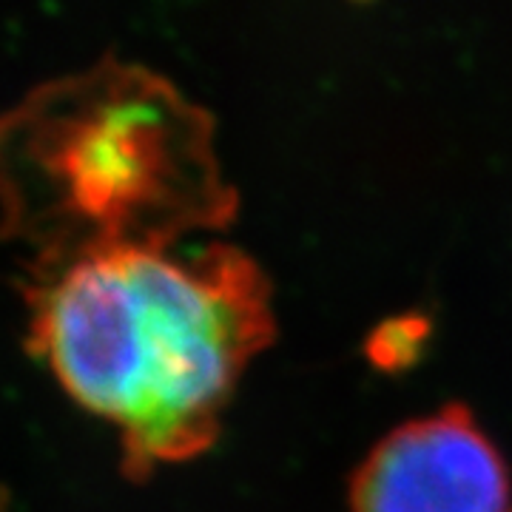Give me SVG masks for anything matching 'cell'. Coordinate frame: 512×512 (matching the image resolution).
Instances as JSON below:
<instances>
[{
    "instance_id": "1",
    "label": "cell",
    "mask_w": 512,
    "mask_h": 512,
    "mask_svg": "<svg viewBox=\"0 0 512 512\" xmlns=\"http://www.w3.org/2000/svg\"><path fill=\"white\" fill-rule=\"evenodd\" d=\"M29 350L123 433L131 473L202 453L242 367L271 339L262 271L234 245L106 248L29 291Z\"/></svg>"
},
{
    "instance_id": "3",
    "label": "cell",
    "mask_w": 512,
    "mask_h": 512,
    "mask_svg": "<svg viewBox=\"0 0 512 512\" xmlns=\"http://www.w3.org/2000/svg\"><path fill=\"white\" fill-rule=\"evenodd\" d=\"M353 512H510L507 464L464 407L404 421L362 461Z\"/></svg>"
},
{
    "instance_id": "2",
    "label": "cell",
    "mask_w": 512,
    "mask_h": 512,
    "mask_svg": "<svg viewBox=\"0 0 512 512\" xmlns=\"http://www.w3.org/2000/svg\"><path fill=\"white\" fill-rule=\"evenodd\" d=\"M0 200L6 234L35 245L46 271L168 245L231 211L205 111L126 63L52 83L0 123Z\"/></svg>"
},
{
    "instance_id": "4",
    "label": "cell",
    "mask_w": 512,
    "mask_h": 512,
    "mask_svg": "<svg viewBox=\"0 0 512 512\" xmlns=\"http://www.w3.org/2000/svg\"><path fill=\"white\" fill-rule=\"evenodd\" d=\"M6 510V493H3V487H0V512Z\"/></svg>"
}]
</instances>
